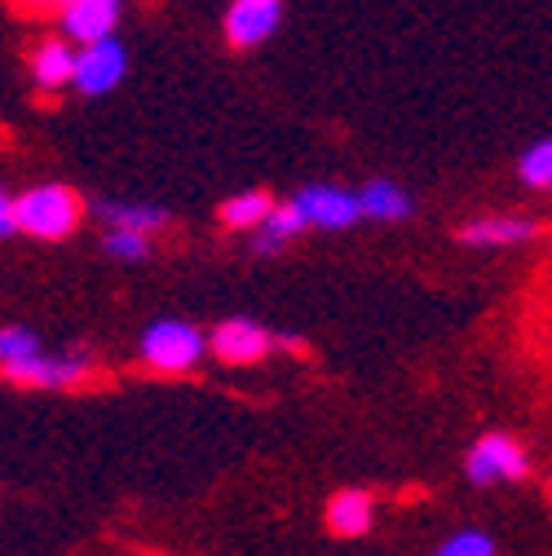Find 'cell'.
I'll return each instance as SVG.
<instances>
[{
    "mask_svg": "<svg viewBox=\"0 0 552 556\" xmlns=\"http://www.w3.org/2000/svg\"><path fill=\"white\" fill-rule=\"evenodd\" d=\"M80 213H85L80 194L58 181H45V186H32L27 194H18V230L32 239H49V243L66 239L80 226Z\"/></svg>",
    "mask_w": 552,
    "mask_h": 556,
    "instance_id": "cell-1",
    "label": "cell"
},
{
    "mask_svg": "<svg viewBox=\"0 0 552 556\" xmlns=\"http://www.w3.org/2000/svg\"><path fill=\"white\" fill-rule=\"evenodd\" d=\"M213 354L222 358V363H230V367H248V363H261L265 354H269V331L265 327H256L252 318H226L217 331H213Z\"/></svg>",
    "mask_w": 552,
    "mask_h": 556,
    "instance_id": "cell-8",
    "label": "cell"
},
{
    "mask_svg": "<svg viewBox=\"0 0 552 556\" xmlns=\"http://www.w3.org/2000/svg\"><path fill=\"white\" fill-rule=\"evenodd\" d=\"M23 5H32V10H62L66 0H23Z\"/></svg>",
    "mask_w": 552,
    "mask_h": 556,
    "instance_id": "cell-22",
    "label": "cell"
},
{
    "mask_svg": "<svg viewBox=\"0 0 552 556\" xmlns=\"http://www.w3.org/2000/svg\"><path fill=\"white\" fill-rule=\"evenodd\" d=\"M5 376L14 384H45V389H66V384H80L89 376L85 358H45L40 350L32 358H18L5 367Z\"/></svg>",
    "mask_w": 552,
    "mask_h": 556,
    "instance_id": "cell-9",
    "label": "cell"
},
{
    "mask_svg": "<svg viewBox=\"0 0 552 556\" xmlns=\"http://www.w3.org/2000/svg\"><path fill=\"white\" fill-rule=\"evenodd\" d=\"M106 252H111L115 261H147L151 239H147L142 230H111V235H106Z\"/></svg>",
    "mask_w": 552,
    "mask_h": 556,
    "instance_id": "cell-18",
    "label": "cell"
},
{
    "mask_svg": "<svg viewBox=\"0 0 552 556\" xmlns=\"http://www.w3.org/2000/svg\"><path fill=\"white\" fill-rule=\"evenodd\" d=\"M76 62H80V49L72 36H53V40H40L36 53H32V80L40 89H62V85H76Z\"/></svg>",
    "mask_w": 552,
    "mask_h": 556,
    "instance_id": "cell-10",
    "label": "cell"
},
{
    "mask_svg": "<svg viewBox=\"0 0 552 556\" xmlns=\"http://www.w3.org/2000/svg\"><path fill=\"white\" fill-rule=\"evenodd\" d=\"M438 556H495V543L487 534H477V530H460L442 543Z\"/></svg>",
    "mask_w": 552,
    "mask_h": 556,
    "instance_id": "cell-19",
    "label": "cell"
},
{
    "mask_svg": "<svg viewBox=\"0 0 552 556\" xmlns=\"http://www.w3.org/2000/svg\"><path fill=\"white\" fill-rule=\"evenodd\" d=\"M40 350L36 344V336L32 331H23V327H5V336H0V363H18V358H32Z\"/></svg>",
    "mask_w": 552,
    "mask_h": 556,
    "instance_id": "cell-20",
    "label": "cell"
},
{
    "mask_svg": "<svg viewBox=\"0 0 552 556\" xmlns=\"http://www.w3.org/2000/svg\"><path fill=\"white\" fill-rule=\"evenodd\" d=\"M274 213V199L265 190H243L235 199L222 203V222L230 230H261V222Z\"/></svg>",
    "mask_w": 552,
    "mask_h": 556,
    "instance_id": "cell-16",
    "label": "cell"
},
{
    "mask_svg": "<svg viewBox=\"0 0 552 556\" xmlns=\"http://www.w3.org/2000/svg\"><path fill=\"white\" fill-rule=\"evenodd\" d=\"M297 203H301L305 222H310V226H318V230H350L359 217H367L359 194L340 190V186H327V181L305 186V190L297 194Z\"/></svg>",
    "mask_w": 552,
    "mask_h": 556,
    "instance_id": "cell-4",
    "label": "cell"
},
{
    "mask_svg": "<svg viewBox=\"0 0 552 556\" xmlns=\"http://www.w3.org/2000/svg\"><path fill=\"white\" fill-rule=\"evenodd\" d=\"M468 477L477 485L517 481V477H526V455H522V446L509 433H487L468 451Z\"/></svg>",
    "mask_w": 552,
    "mask_h": 556,
    "instance_id": "cell-6",
    "label": "cell"
},
{
    "mask_svg": "<svg viewBox=\"0 0 552 556\" xmlns=\"http://www.w3.org/2000/svg\"><path fill=\"white\" fill-rule=\"evenodd\" d=\"M128 72V49L115 36H102L93 45H80V62H76V89L85 98H102L111 93Z\"/></svg>",
    "mask_w": 552,
    "mask_h": 556,
    "instance_id": "cell-3",
    "label": "cell"
},
{
    "mask_svg": "<svg viewBox=\"0 0 552 556\" xmlns=\"http://www.w3.org/2000/svg\"><path fill=\"white\" fill-rule=\"evenodd\" d=\"M284 23V0H235L226 10V40L230 49H256Z\"/></svg>",
    "mask_w": 552,
    "mask_h": 556,
    "instance_id": "cell-5",
    "label": "cell"
},
{
    "mask_svg": "<svg viewBox=\"0 0 552 556\" xmlns=\"http://www.w3.org/2000/svg\"><path fill=\"white\" fill-rule=\"evenodd\" d=\"M359 199H363V213L367 217H376V222H402V217H411V194L398 186V181H367L363 190H359Z\"/></svg>",
    "mask_w": 552,
    "mask_h": 556,
    "instance_id": "cell-12",
    "label": "cell"
},
{
    "mask_svg": "<svg viewBox=\"0 0 552 556\" xmlns=\"http://www.w3.org/2000/svg\"><path fill=\"white\" fill-rule=\"evenodd\" d=\"M305 226H310V222H305V213H301L297 199H292V203H274V213L261 222L256 248H261V252H274V248H284L288 239H297Z\"/></svg>",
    "mask_w": 552,
    "mask_h": 556,
    "instance_id": "cell-15",
    "label": "cell"
},
{
    "mask_svg": "<svg viewBox=\"0 0 552 556\" xmlns=\"http://www.w3.org/2000/svg\"><path fill=\"white\" fill-rule=\"evenodd\" d=\"M522 181L535 186V190H552V137L535 142L530 151H522V164H517Z\"/></svg>",
    "mask_w": 552,
    "mask_h": 556,
    "instance_id": "cell-17",
    "label": "cell"
},
{
    "mask_svg": "<svg viewBox=\"0 0 552 556\" xmlns=\"http://www.w3.org/2000/svg\"><path fill=\"white\" fill-rule=\"evenodd\" d=\"M120 23V0H66L58 10L62 36H72L76 45H93L102 36H115Z\"/></svg>",
    "mask_w": 552,
    "mask_h": 556,
    "instance_id": "cell-7",
    "label": "cell"
},
{
    "mask_svg": "<svg viewBox=\"0 0 552 556\" xmlns=\"http://www.w3.org/2000/svg\"><path fill=\"white\" fill-rule=\"evenodd\" d=\"M142 358L155 371H168V376L173 371H190L203 358V336L181 318H164L142 336Z\"/></svg>",
    "mask_w": 552,
    "mask_h": 556,
    "instance_id": "cell-2",
    "label": "cell"
},
{
    "mask_svg": "<svg viewBox=\"0 0 552 556\" xmlns=\"http://www.w3.org/2000/svg\"><path fill=\"white\" fill-rule=\"evenodd\" d=\"M98 213H102V222L111 226V230H142V235H151V230H160V226H168V213L164 207H155V203H98Z\"/></svg>",
    "mask_w": 552,
    "mask_h": 556,
    "instance_id": "cell-13",
    "label": "cell"
},
{
    "mask_svg": "<svg viewBox=\"0 0 552 556\" xmlns=\"http://www.w3.org/2000/svg\"><path fill=\"white\" fill-rule=\"evenodd\" d=\"M539 235V226L535 222H526V217H481V222H468L464 230H460V239L464 243H491V248H504V243H526V239H535Z\"/></svg>",
    "mask_w": 552,
    "mask_h": 556,
    "instance_id": "cell-11",
    "label": "cell"
},
{
    "mask_svg": "<svg viewBox=\"0 0 552 556\" xmlns=\"http://www.w3.org/2000/svg\"><path fill=\"white\" fill-rule=\"evenodd\" d=\"M327 526L336 534H363L372 526V495L367 491H340L327 504Z\"/></svg>",
    "mask_w": 552,
    "mask_h": 556,
    "instance_id": "cell-14",
    "label": "cell"
},
{
    "mask_svg": "<svg viewBox=\"0 0 552 556\" xmlns=\"http://www.w3.org/2000/svg\"><path fill=\"white\" fill-rule=\"evenodd\" d=\"M14 230H18V199L5 194L0 199V235H14Z\"/></svg>",
    "mask_w": 552,
    "mask_h": 556,
    "instance_id": "cell-21",
    "label": "cell"
}]
</instances>
